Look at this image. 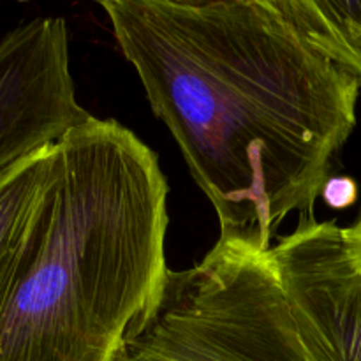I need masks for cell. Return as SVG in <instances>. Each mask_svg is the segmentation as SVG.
<instances>
[{"instance_id": "obj_1", "label": "cell", "mask_w": 361, "mask_h": 361, "mask_svg": "<svg viewBox=\"0 0 361 361\" xmlns=\"http://www.w3.org/2000/svg\"><path fill=\"white\" fill-rule=\"evenodd\" d=\"M152 111L214 204L222 240L271 249L314 215L356 127L361 81L321 55L275 0H104Z\"/></svg>"}, {"instance_id": "obj_2", "label": "cell", "mask_w": 361, "mask_h": 361, "mask_svg": "<svg viewBox=\"0 0 361 361\" xmlns=\"http://www.w3.org/2000/svg\"><path fill=\"white\" fill-rule=\"evenodd\" d=\"M168 194L157 155L116 120L56 141L0 268V361H113L169 270Z\"/></svg>"}, {"instance_id": "obj_3", "label": "cell", "mask_w": 361, "mask_h": 361, "mask_svg": "<svg viewBox=\"0 0 361 361\" xmlns=\"http://www.w3.org/2000/svg\"><path fill=\"white\" fill-rule=\"evenodd\" d=\"M113 361H307L270 250L222 240L168 270Z\"/></svg>"}, {"instance_id": "obj_4", "label": "cell", "mask_w": 361, "mask_h": 361, "mask_svg": "<svg viewBox=\"0 0 361 361\" xmlns=\"http://www.w3.org/2000/svg\"><path fill=\"white\" fill-rule=\"evenodd\" d=\"M270 257L307 361H361V247L351 226L302 215Z\"/></svg>"}, {"instance_id": "obj_5", "label": "cell", "mask_w": 361, "mask_h": 361, "mask_svg": "<svg viewBox=\"0 0 361 361\" xmlns=\"http://www.w3.org/2000/svg\"><path fill=\"white\" fill-rule=\"evenodd\" d=\"M90 118L76 101L63 18H35L0 39V175Z\"/></svg>"}, {"instance_id": "obj_6", "label": "cell", "mask_w": 361, "mask_h": 361, "mask_svg": "<svg viewBox=\"0 0 361 361\" xmlns=\"http://www.w3.org/2000/svg\"><path fill=\"white\" fill-rule=\"evenodd\" d=\"M321 53L361 81V0H275Z\"/></svg>"}, {"instance_id": "obj_7", "label": "cell", "mask_w": 361, "mask_h": 361, "mask_svg": "<svg viewBox=\"0 0 361 361\" xmlns=\"http://www.w3.org/2000/svg\"><path fill=\"white\" fill-rule=\"evenodd\" d=\"M53 147L42 148L0 175V268L27 228L48 183Z\"/></svg>"}, {"instance_id": "obj_8", "label": "cell", "mask_w": 361, "mask_h": 361, "mask_svg": "<svg viewBox=\"0 0 361 361\" xmlns=\"http://www.w3.org/2000/svg\"><path fill=\"white\" fill-rule=\"evenodd\" d=\"M321 197L334 210H344L358 200V185L349 176H331L323 187Z\"/></svg>"}, {"instance_id": "obj_9", "label": "cell", "mask_w": 361, "mask_h": 361, "mask_svg": "<svg viewBox=\"0 0 361 361\" xmlns=\"http://www.w3.org/2000/svg\"><path fill=\"white\" fill-rule=\"evenodd\" d=\"M351 231L355 233L356 240H358V243H360V247H361V214H360V217L356 219L355 224L351 226Z\"/></svg>"}]
</instances>
